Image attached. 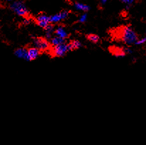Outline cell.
Returning <instances> with one entry per match:
<instances>
[{"label": "cell", "instance_id": "6", "mask_svg": "<svg viewBox=\"0 0 146 145\" xmlns=\"http://www.w3.org/2000/svg\"><path fill=\"white\" fill-rule=\"evenodd\" d=\"M35 22L36 24L39 26L40 27L43 28V29H46L48 25L50 24V17H48V16L42 14V15L38 16L37 18L35 19Z\"/></svg>", "mask_w": 146, "mask_h": 145}, {"label": "cell", "instance_id": "20", "mask_svg": "<svg viewBox=\"0 0 146 145\" xmlns=\"http://www.w3.org/2000/svg\"><path fill=\"white\" fill-rule=\"evenodd\" d=\"M7 1H11V0H7Z\"/></svg>", "mask_w": 146, "mask_h": 145}, {"label": "cell", "instance_id": "9", "mask_svg": "<svg viewBox=\"0 0 146 145\" xmlns=\"http://www.w3.org/2000/svg\"><path fill=\"white\" fill-rule=\"evenodd\" d=\"M15 55H17V57H19V58H22L29 61L27 50L25 49V48H19V49H17V51H15Z\"/></svg>", "mask_w": 146, "mask_h": 145}, {"label": "cell", "instance_id": "8", "mask_svg": "<svg viewBox=\"0 0 146 145\" xmlns=\"http://www.w3.org/2000/svg\"><path fill=\"white\" fill-rule=\"evenodd\" d=\"M70 11H62L61 12H60L59 14H57L55 15L50 17V22L51 23H55L58 22L60 20L65 19L68 17V16L69 15Z\"/></svg>", "mask_w": 146, "mask_h": 145}, {"label": "cell", "instance_id": "17", "mask_svg": "<svg viewBox=\"0 0 146 145\" xmlns=\"http://www.w3.org/2000/svg\"><path fill=\"white\" fill-rule=\"evenodd\" d=\"M86 20H87V15H86V14H84V15L82 16L80 19V22H84Z\"/></svg>", "mask_w": 146, "mask_h": 145}, {"label": "cell", "instance_id": "1", "mask_svg": "<svg viewBox=\"0 0 146 145\" xmlns=\"http://www.w3.org/2000/svg\"><path fill=\"white\" fill-rule=\"evenodd\" d=\"M112 37L116 40L121 41L128 46L135 44L138 39V36L133 29L128 26H122L113 29L111 33Z\"/></svg>", "mask_w": 146, "mask_h": 145}, {"label": "cell", "instance_id": "7", "mask_svg": "<svg viewBox=\"0 0 146 145\" xmlns=\"http://www.w3.org/2000/svg\"><path fill=\"white\" fill-rule=\"evenodd\" d=\"M27 54L29 61H33L37 58L38 55L41 53L40 51L37 48L35 47H29L27 49Z\"/></svg>", "mask_w": 146, "mask_h": 145}, {"label": "cell", "instance_id": "14", "mask_svg": "<svg viewBox=\"0 0 146 145\" xmlns=\"http://www.w3.org/2000/svg\"><path fill=\"white\" fill-rule=\"evenodd\" d=\"M74 7L77 9L78 10H81V11H87L90 10V7L86 4H82V3H80V2H76L74 4Z\"/></svg>", "mask_w": 146, "mask_h": 145}, {"label": "cell", "instance_id": "16", "mask_svg": "<svg viewBox=\"0 0 146 145\" xmlns=\"http://www.w3.org/2000/svg\"><path fill=\"white\" fill-rule=\"evenodd\" d=\"M146 43V37L142 38V39H138V40L136 41V42L135 43V44L136 45H141V44H143V43Z\"/></svg>", "mask_w": 146, "mask_h": 145}, {"label": "cell", "instance_id": "13", "mask_svg": "<svg viewBox=\"0 0 146 145\" xmlns=\"http://www.w3.org/2000/svg\"><path fill=\"white\" fill-rule=\"evenodd\" d=\"M86 38L90 42H92V43H98L99 41V36L97 34H94V33H90V34L87 35Z\"/></svg>", "mask_w": 146, "mask_h": 145}, {"label": "cell", "instance_id": "15", "mask_svg": "<svg viewBox=\"0 0 146 145\" xmlns=\"http://www.w3.org/2000/svg\"><path fill=\"white\" fill-rule=\"evenodd\" d=\"M121 1L122 3H123V4H126V5L129 7L130 6L133 5L134 3L136 2L137 0H121Z\"/></svg>", "mask_w": 146, "mask_h": 145}, {"label": "cell", "instance_id": "10", "mask_svg": "<svg viewBox=\"0 0 146 145\" xmlns=\"http://www.w3.org/2000/svg\"><path fill=\"white\" fill-rule=\"evenodd\" d=\"M55 33L56 34L57 36L62 38V39H65L68 36V34L66 33V31L64 30V29L62 27H59L58 29H57L55 31Z\"/></svg>", "mask_w": 146, "mask_h": 145}, {"label": "cell", "instance_id": "12", "mask_svg": "<svg viewBox=\"0 0 146 145\" xmlns=\"http://www.w3.org/2000/svg\"><path fill=\"white\" fill-rule=\"evenodd\" d=\"M69 44L70 48L71 51H74V50L78 49L79 48H80L81 46V43L80 41L77 40H72L70 41V43H68Z\"/></svg>", "mask_w": 146, "mask_h": 145}, {"label": "cell", "instance_id": "11", "mask_svg": "<svg viewBox=\"0 0 146 145\" xmlns=\"http://www.w3.org/2000/svg\"><path fill=\"white\" fill-rule=\"evenodd\" d=\"M65 39H62V38L58 37V36H56V37L53 38V39L51 40V46H58V45L62 44V43H65Z\"/></svg>", "mask_w": 146, "mask_h": 145}, {"label": "cell", "instance_id": "2", "mask_svg": "<svg viewBox=\"0 0 146 145\" xmlns=\"http://www.w3.org/2000/svg\"><path fill=\"white\" fill-rule=\"evenodd\" d=\"M48 51L52 57H61L65 55L68 51H71V50L69 44L65 43L58 46H51Z\"/></svg>", "mask_w": 146, "mask_h": 145}, {"label": "cell", "instance_id": "18", "mask_svg": "<svg viewBox=\"0 0 146 145\" xmlns=\"http://www.w3.org/2000/svg\"><path fill=\"white\" fill-rule=\"evenodd\" d=\"M101 1V2H102V4H105V3L106 2V1H107V0H100Z\"/></svg>", "mask_w": 146, "mask_h": 145}, {"label": "cell", "instance_id": "4", "mask_svg": "<svg viewBox=\"0 0 146 145\" xmlns=\"http://www.w3.org/2000/svg\"><path fill=\"white\" fill-rule=\"evenodd\" d=\"M34 44L36 45V47L41 53L48 51L51 46L50 43L48 41L47 39L43 37L36 38L34 39Z\"/></svg>", "mask_w": 146, "mask_h": 145}, {"label": "cell", "instance_id": "19", "mask_svg": "<svg viewBox=\"0 0 146 145\" xmlns=\"http://www.w3.org/2000/svg\"><path fill=\"white\" fill-rule=\"evenodd\" d=\"M65 1H68V2H71V1H72V0H65Z\"/></svg>", "mask_w": 146, "mask_h": 145}, {"label": "cell", "instance_id": "3", "mask_svg": "<svg viewBox=\"0 0 146 145\" xmlns=\"http://www.w3.org/2000/svg\"><path fill=\"white\" fill-rule=\"evenodd\" d=\"M11 9L17 15L23 17L25 19L30 18L29 11L26 9L24 3L21 2V1H16V2L13 3L11 5Z\"/></svg>", "mask_w": 146, "mask_h": 145}, {"label": "cell", "instance_id": "5", "mask_svg": "<svg viewBox=\"0 0 146 145\" xmlns=\"http://www.w3.org/2000/svg\"><path fill=\"white\" fill-rule=\"evenodd\" d=\"M109 51L112 55H115V56H124L125 54L130 53L132 52V51L129 48H121L115 46L109 47Z\"/></svg>", "mask_w": 146, "mask_h": 145}]
</instances>
